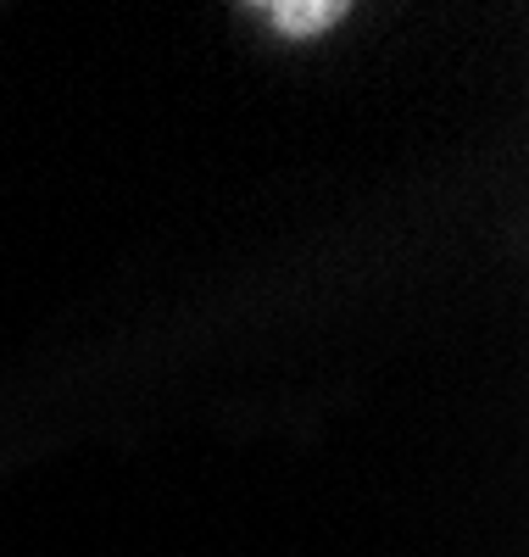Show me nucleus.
Returning a JSON list of instances; mask_svg holds the SVG:
<instances>
[{"mask_svg":"<svg viewBox=\"0 0 529 557\" xmlns=\"http://www.w3.org/2000/svg\"><path fill=\"white\" fill-rule=\"evenodd\" d=\"M346 7H318V0H279V7H262V17L279 28V34H318L341 17Z\"/></svg>","mask_w":529,"mask_h":557,"instance_id":"1","label":"nucleus"}]
</instances>
